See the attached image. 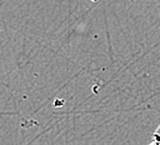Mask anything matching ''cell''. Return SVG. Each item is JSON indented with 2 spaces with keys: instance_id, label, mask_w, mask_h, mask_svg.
Returning <instances> with one entry per match:
<instances>
[{
  "instance_id": "6da1fadb",
  "label": "cell",
  "mask_w": 160,
  "mask_h": 145,
  "mask_svg": "<svg viewBox=\"0 0 160 145\" xmlns=\"http://www.w3.org/2000/svg\"><path fill=\"white\" fill-rule=\"evenodd\" d=\"M151 144H155V145H160V125L158 126V129L152 132L151 135Z\"/></svg>"
}]
</instances>
